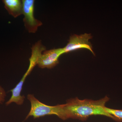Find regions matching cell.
Here are the masks:
<instances>
[{
	"label": "cell",
	"mask_w": 122,
	"mask_h": 122,
	"mask_svg": "<svg viewBox=\"0 0 122 122\" xmlns=\"http://www.w3.org/2000/svg\"><path fill=\"white\" fill-rule=\"evenodd\" d=\"M109 100L107 96L96 100H81L77 97L68 99L63 106L64 120L72 118L85 121L91 116L100 115L111 118L118 122L116 118L105 111V105Z\"/></svg>",
	"instance_id": "6da1fadb"
},
{
	"label": "cell",
	"mask_w": 122,
	"mask_h": 122,
	"mask_svg": "<svg viewBox=\"0 0 122 122\" xmlns=\"http://www.w3.org/2000/svg\"><path fill=\"white\" fill-rule=\"evenodd\" d=\"M27 98L30 102L31 108L25 119L30 116L36 118L46 115H55L61 119L64 120V104L54 106L46 105L40 102L32 94H29L27 95Z\"/></svg>",
	"instance_id": "7a4b0ae2"
},
{
	"label": "cell",
	"mask_w": 122,
	"mask_h": 122,
	"mask_svg": "<svg viewBox=\"0 0 122 122\" xmlns=\"http://www.w3.org/2000/svg\"><path fill=\"white\" fill-rule=\"evenodd\" d=\"M23 19L24 25L29 33H35L39 26L42 25V22L37 20L34 16V0H22Z\"/></svg>",
	"instance_id": "3957f363"
},
{
	"label": "cell",
	"mask_w": 122,
	"mask_h": 122,
	"mask_svg": "<svg viewBox=\"0 0 122 122\" xmlns=\"http://www.w3.org/2000/svg\"><path fill=\"white\" fill-rule=\"evenodd\" d=\"M92 37L90 34L85 33L79 35L76 34L72 35L70 37L68 44L63 48L65 53L81 49H86L89 50L94 55H95L92 45L89 41L90 39H91Z\"/></svg>",
	"instance_id": "277c9868"
},
{
	"label": "cell",
	"mask_w": 122,
	"mask_h": 122,
	"mask_svg": "<svg viewBox=\"0 0 122 122\" xmlns=\"http://www.w3.org/2000/svg\"><path fill=\"white\" fill-rule=\"evenodd\" d=\"M65 53L63 48L45 50L39 57L37 65L42 69H52L58 64L59 57Z\"/></svg>",
	"instance_id": "5b68a950"
},
{
	"label": "cell",
	"mask_w": 122,
	"mask_h": 122,
	"mask_svg": "<svg viewBox=\"0 0 122 122\" xmlns=\"http://www.w3.org/2000/svg\"><path fill=\"white\" fill-rule=\"evenodd\" d=\"M5 7L8 13L14 17L23 14V4L20 0H4Z\"/></svg>",
	"instance_id": "8992f818"
},
{
	"label": "cell",
	"mask_w": 122,
	"mask_h": 122,
	"mask_svg": "<svg viewBox=\"0 0 122 122\" xmlns=\"http://www.w3.org/2000/svg\"><path fill=\"white\" fill-rule=\"evenodd\" d=\"M105 111L109 114L117 119L118 122H122V110H116L105 107Z\"/></svg>",
	"instance_id": "52a82bcc"
},
{
	"label": "cell",
	"mask_w": 122,
	"mask_h": 122,
	"mask_svg": "<svg viewBox=\"0 0 122 122\" xmlns=\"http://www.w3.org/2000/svg\"><path fill=\"white\" fill-rule=\"evenodd\" d=\"M6 96V92L4 89L0 86V105L5 102Z\"/></svg>",
	"instance_id": "ba28073f"
}]
</instances>
